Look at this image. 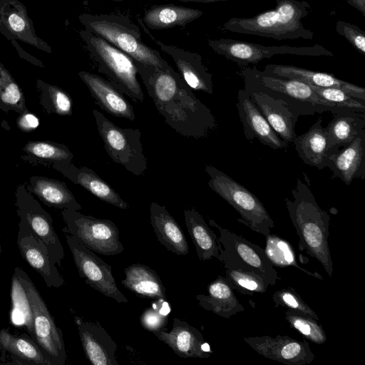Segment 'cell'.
<instances>
[{"label":"cell","mask_w":365,"mask_h":365,"mask_svg":"<svg viewBox=\"0 0 365 365\" xmlns=\"http://www.w3.org/2000/svg\"><path fill=\"white\" fill-rule=\"evenodd\" d=\"M138 74L165 122L179 135L194 139L208 137L217 128L210 108L193 93L170 65L165 70L135 61Z\"/></svg>","instance_id":"cell-1"},{"label":"cell","mask_w":365,"mask_h":365,"mask_svg":"<svg viewBox=\"0 0 365 365\" xmlns=\"http://www.w3.org/2000/svg\"><path fill=\"white\" fill-rule=\"evenodd\" d=\"M293 200L284 202L299 237V249L315 258L331 277L333 262L328 244L330 216L323 210L311 190L299 178L292 190Z\"/></svg>","instance_id":"cell-2"},{"label":"cell","mask_w":365,"mask_h":365,"mask_svg":"<svg viewBox=\"0 0 365 365\" xmlns=\"http://www.w3.org/2000/svg\"><path fill=\"white\" fill-rule=\"evenodd\" d=\"M276 3L274 9L252 17H232L225 23L223 27L234 33L279 41L297 38L312 40L314 32L305 28L302 22V19L311 11L309 4L299 0H276Z\"/></svg>","instance_id":"cell-3"},{"label":"cell","mask_w":365,"mask_h":365,"mask_svg":"<svg viewBox=\"0 0 365 365\" xmlns=\"http://www.w3.org/2000/svg\"><path fill=\"white\" fill-rule=\"evenodd\" d=\"M239 73L244 80V89L248 93H262L282 100L297 118L346 110L322 99L304 82L269 75L255 67L241 66Z\"/></svg>","instance_id":"cell-4"},{"label":"cell","mask_w":365,"mask_h":365,"mask_svg":"<svg viewBox=\"0 0 365 365\" xmlns=\"http://www.w3.org/2000/svg\"><path fill=\"white\" fill-rule=\"evenodd\" d=\"M78 20L86 30L104 38L135 61L162 70L170 66L158 50L143 42L140 28L127 16L84 13Z\"/></svg>","instance_id":"cell-5"},{"label":"cell","mask_w":365,"mask_h":365,"mask_svg":"<svg viewBox=\"0 0 365 365\" xmlns=\"http://www.w3.org/2000/svg\"><path fill=\"white\" fill-rule=\"evenodd\" d=\"M79 34L98 65L99 71L106 74L123 94L136 103L143 102L144 93L137 78L138 70L134 60L104 38L85 29Z\"/></svg>","instance_id":"cell-6"},{"label":"cell","mask_w":365,"mask_h":365,"mask_svg":"<svg viewBox=\"0 0 365 365\" xmlns=\"http://www.w3.org/2000/svg\"><path fill=\"white\" fill-rule=\"evenodd\" d=\"M205 170L210 177L208 187L240 214L239 222L264 236L270 234L274 221L256 195L212 165H206Z\"/></svg>","instance_id":"cell-7"},{"label":"cell","mask_w":365,"mask_h":365,"mask_svg":"<svg viewBox=\"0 0 365 365\" xmlns=\"http://www.w3.org/2000/svg\"><path fill=\"white\" fill-rule=\"evenodd\" d=\"M14 274L21 282L31 307L33 340L47 355L53 365H64L67 354L61 329L56 325L46 304L26 272L17 267Z\"/></svg>","instance_id":"cell-8"},{"label":"cell","mask_w":365,"mask_h":365,"mask_svg":"<svg viewBox=\"0 0 365 365\" xmlns=\"http://www.w3.org/2000/svg\"><path fill=\"white\" fill-rule=\"evenodd\" d=\"M209 224L216 227L220 237V254L217 259L224 268L241 269L253 272L264 278L270 286L280 279L274 266L266 256L264 250L242 236L222 227L212 219Z\"/></svg>","instance_id":"cell-9"},{"label":"cell","mask_w":365,"mask_h":365,"mask_svg":"<svg viewBox=\"0 0 365 365\" xmlns=\"http://www.w3.org/2000/svg\"><path fill=\"white\" fill-rule=\"evenodd\" d=\"M93 115L110 158L132 174L143 175L147 170V158L140 129L118 127L96 109H93Z\"/></svg>","instance_id":"cell-10"},{"label":"cell","mask_w":365,"mask_h":365,"mask_svg":"<svg viewBox=\"0 0 365 365\" xmlns=\"http://www.w3.org/2000/svg\"><path fill=\"white\" fill-rule=\"evenodd\" d=\"M61 215L66 225L63 231L89 250L103 255L123 252L118 228L113 221L86 215L76 210H62Z\"/></svg>","instance_id":"cell-11"},{"label":"cell","mask_w":365,"mask_h":365,"mask_svg":"<svg viewBox=\"0 0 365 365\" xmlns=\"http://www.w3.org/2000/svg\"><path fill=\"white\" fill-rule=\"evenodd\" d=\"M208 45L216 53L242 66L257 63L264 58H270L275 55L334 56L331 51L319 44L312 46H265L240 40L220 38L210 39Z\"/></svg>","instance_id":"cell-12"},{"label":"cell","mask_w":365,"mask_h":365,"mask_svg":"<svg viewBox=\"0 0 365 365\" xmlns=\"http://www.w3.org/2000/svg\"><path fill=\"white\" fill-rule=\"evenodd\" d=\"M65 236L78 274L85 282L118 303H127L128 299L118 289L113 276L111 266L70 234L65 233Z\"/></svg>","instance_id":"cell-13"},{"label":"cell","mask_w":365,"mask_h":365,"mask_svg":"<svg viewBox=\"0 0 365 365\" xmlns=\"http://www.w3.org/2000/svg\"><path fill=\"white\" fill-rule=\"evenodd\" d=\"M16 212L34 234L46 245L52 262L61 266L64 250L54 230L51 215L36 200L24 184L18 185L15 192Z\"/></svg>","instance_id":"cell-14"},{"label":"cell","mask_w":365,"mask_h":365,"mask_svg":"<svg viewBox=\"0 0 365 365\" xmlns=\"http://www.w3.org/2000/svg\"><path fill=\"white\" fill-rule=\"evenodd\" d=\"M243 340L259 354L286 365L309 364L315 359L307 341L289 336H247Z\"/></svg>","instance_id":"cell-15"},{"label":"cell","mask_w":365,"mask_h":365,"mask_svg":"<svg viewBox=\"0 0 365 365\" xmlns=\"http://www.w3.org/2000/svg\"><path fill=\"white\" fill-rule=\"evenodd\" d=\"M16 243L23 259L43 278L48 287H60L64 279L51 259L44 243L31 231L27 223L19 218Z\"/></svg>","instance_id":"cell-16"},{"label":"cell","mask_w":365,"mask_h":365,"mask_svg":"<svg viewBox=\"0 0 365 365\" xmlns=\"http://www.w3.org/2000/svg\"><path fill=\"white\" fill-rule=\"evenodd\" d=\"M326 165L346 185L355 178H365V129L351 143L327 150Z\"/></svg>","instance_id":"cell-17"},{"label":"cell","mask_w":365,"mask_h":365,"mask_svg":"<svg viewBox=\"0 0 365 365\" xmlns=\"http://www.w3.org/2000/svg\"><path fill=\"white\" fill-rule=\"evenodd\" d=\"M237 108L247 140L251 142L257 138L262 145L274 150L288 146L289 143L272 128L245 89L238 91Z\"/></svg>","instance_id":"cell-18"},{"label":"cell","mask_w":365,"mask_h":365,"mask_svg":"<svg viewBox=\"0 0 365 365\" xmlns=\"http://www.w3.org/2000/svg\"><path fill=\"white\" fill-rule=\"evenodd\" d=\"M182 358H208L213 351L202 333L185 321L174 318L172 329L153 333Z\"/></svg>","instance_id":"cell-19"},{"label":"cell","mask_w":365,"mask_h":365,"mask_svg":"<svg viewBox=\"0 0 365 365\" xmlns=\"http://www.w3.org/2000/svg\"><path fill=\"white\" fill-rule=\"evenodd\" d=\"M83 349L89 362L93 365H118L116 359L117 344L98 323L75 317Z\"/></svg>","instance_id":"cell-20"},{"label":"cell","mask_w":365,"mask_h":365,"mask_svg":"<svg viewBox=\"0 0 365 365\" xmlns=\"http://www.w3.org/2000/svg\"><path fill=\"white\" fill-rule=\"evenodd\" d=\"M154 40L173 58L179 73L192 90L213 93L212 76L204 66L199 53Z\"/></svg>","instance_id":"cell-21"},{"label":"cell","mask_w":365,"mask_h":365,"mask_svg":"<svg viewBox=\"0 0 365 365\" xmlns=\"http://www.w3.org/2000/svg\"><path fill=\"white\" fill-rule=\"evenodd\" d=\"M0 19L1 24L16 40L25 42L39 50L52 53L51 47L39 38L27 9L19 0H1Z\"/></svg>","instance_id":"cell-22"},{"label":"cell","mask_w":365,"mask_h":365,"mask_svg":"<svg viewBox=\"0 0 365 365\" xmlns=\"http://www.w3.org/2000/svg\"><path fill=\"white\" fill-rule=\"evenodd\" d=\"M0 364L53 365L30 336L13 334L9 328L0 329Z\"/></svg>","instance_id":"cell-23"},{"label":"cell","mask_w":365,"mask_h":365,"mask_svg":"<svg viewBox=\"0 0 365 365\" xmlns=\"http://www.w3.org/2000/svg\"><path fill=\"white\" fill-rule=\"evenodd\" d=\"M78 75L103 110L116 117L131 121L135 120L133 107L113 83L97 74L84 71L78 72Z\"/></svg>","instance_id":"cell-24"},{"label":"cell","mask_w":365,"mask_h":365,"mask_svg":"<svg viewBox=\"0 0 365 365\" xmlns=\"http://www.w3.org/2000/svg\"><path fill=\"white\" fill-rule=\"evenodd\" d=\"M263 71L275 76L296 79L313 86L340 88L354 97L365 100L364 88L341 80L332 74L282 64H268Z\"/></svg>","instance_id":"cell-25"},{"label":"cell","mask_w":365,"mask_h":365,"mask_svg":"<svg viewBox=\"0 0 365 365\" xmlns=\"http://www.w3.org/2000/svg\"><path fill=\"white\" fill-rule=\"evenodd\" d=\"M51 166L98 199L120 209L126 210L129 207L118 193L91 168H78L72 162L54 163Z\"/></svg>","instance_id":"cell-26"},{"label":"cell","mask_w":365,"mask_h":365,"mask_svg":"<svg viewBox=\"0 0 365 365\" xmlns=\"http://www.w3.org/2000/svg\"><path fill=\"white\" fill-rule=\"evenodd\" d=\"M249 93L255 106L277 134L287 143H293L297 137L294 128L298 118L287 104L262 93Z\"/></svg>","instance_id":"cell-27"},{"label":"cell","mask_w":365,"mask_h":365,"mask_svg":"<svg viewBox=\"0 0 365 365\" xmlns=\"http://www.w3.org/2000/svg\"><path fill=\"white\" fill-rule=\"evenodd\" d=\"M150 219L158 240L168 250L178 255H185L188 253L186 237L180 226L165 206L155 202H151Z\"/></svg>","instance_id":"cell-28"},{"label":"cell","mask_w":365,"mask_h":365,"mask_svg":"<svg viewBox=\"0 0 365 365\" xmlns=\"http://www.w3.org/2000/svg\"><path fill=\"white\" fill-rule=\"evenodd\" d=\"M208 294L195 296L199 305L214 314L225 319L245 310L236 297L234 289L222 275L211 282L207 286Z\"/></svg>","instance_id":"cell-29"},{"label":"cell","mask_w":365,"mask_h":365,"mask_svg":"<svg viewBox=\"0 0 365 365\" xmlns=\"http://www.w3.org/2000/svg\"><path fill=\"white\" fill-rule=\"evenodd\" d=\"M26 189L48 207L64 210L82 209L66 185L58 180L42 176L29 178Z\"/></svg>","instance_id":"cell-30"},{"label":"cell","mask_w":365,"mask_h":365,"mask_svg":"<svg viewBox=\"0 0 365 365\" xmlns=\"http://www.w3.org/2000/svg\"><path fill=\"white\" fill-rule=\"evenodd\" d=\"M203 11L173 4L155 5L147 9L143 18L145 25L153 30L185 26L200 18Z\"/></svg>","instance_id":"cell-31"},{"label":"cell","mask_w":365,"mask_h":365,"mask_svg":"<svg viewBox=\"0 0 365 365\" xmlns=\"http://www.w3.org/2000/svg\"><path fill=\"white\" fill-rule=\"evenodd\" d=\"M319 117L310 128L294 138L293 143L299 158L308 165L322 170L327 167V135Z\"/></svg>","instance_id":"cell-32"},{"label":"cell","mask_w":365,"mask_h":365,"mask_svg":"<svg viewBox=\"0 0 365 365\" xmlns=\"http://www.w3.org/2000/svg\"><path fill=\"white\" fill-rule=\"evenodd\" d=\"M122 284L140 297L166 299L165 288L158 273L150 267L133 264L124 269Z\"/></svg>","instance_id":"cell-33"},{"label":"cell","mask_w":365,"mask_h":365,"mask_svg":"<svg viewBox=\"0 0 365 365\" xmlns=\"http://www.w3.org/2000/svg\"><path fill=\"white\" fill-rule=\"evenodd\" d=\"M183 212L198 258L202 261L217 258L220 254V244L216 234L195 209H185Z\"/></svg>","instance_id":"cell-34"},{"label":"cell","mask_w":365,"mask_h":365,"mask_svg":"<svg viewBox=\"0 0 365 365\" xmlns=\"http://www.w3.org/2000/svg\"><path fill=\"white\" fill-rule=\"evenodd\" d=\"M333 115V119L324 128L327 150L334 145L349 144L365 129V113L346 109Z\"/></svg>","instance_id":"cell-35"},{"label":"cell","mask_w":365,"mask_h":365,"mask_svg":"<svg viewBox=\"0 0 365 365\" xmlns=\"http://www.w3.org/2000/svg\"><path fill=\"white\" fill-rule=\"evenodd\" d=\"M21 158L34 163L53 165L72 162L73 153L68 147L48 140H31L23 148Z\"/></svg>","instance_id":"cell-36"},{"label":"cell","mask_w":365,"mask_h":365,"mask_svg":"<svg viewBox=\"0 0 365 365\" xmlns=\"http://www.w3.org/2000/svg\"><path fill=\"white\" fill-rule=\"evenodd\" d=\"M266 237L264 252L270 262L274 266L282 268L294 267L305 274L323 279L318 272H312L299 265L292 245L286 240L277 235L269 234Z\"/></svg>","instance_id":"cell-37"},{"label":"cell","mask_w":365,"mask_h":365,"mask_svg":"<svg viewBox=\"0 0 365 365\" xmlns=\"http://www.w3.org/2000/svg\"><path fill=\"white\" fill-rule=\"evenodd\" d=\"M0 110L19 114L29 111L24 92L8 69L0 62Z\"/></svg>","instance_id":"cell-38"},{"label":"cell","mask_w":365,"mask_h":365,"mask_svg":"<svg viewBox=\"0 0 365 365\" xmlns=\"http://www.w3.org/2000/svg\"><path fill=\"white\" fill-rule=\"evenodd\" d=\"M36 86L39 91L40 104L46 113L63 116L72 115L73 101L68 93L41 79L36 81Z\"/></svg>","instance_id":"cell-39"},{"label":"cell","mask_w":365,"mask_h":365,"mask_svg":"<svg viewBox=\"0 0 365 365\" xmlns=\"http://www.w3.org/2000/svg\"><path fill=\"white\" fill-rule=\"evenodd\" d=\"M223 274L232 288L245 295L264 293L269 285L261 276L250 271L224 268Z\"/></svg>","instance_id":"cell-40"},{"label":"cell","mask_w":365,"mask_h":365,"mask_svg":"<svg viewBox=\"0 0 365 365\" xmlns=\"http://www.w3.org/2000/svg\"><path fill=\"white\" fill-rule=\"evenodd\" d=\"M285 319L290 327L299 332L305 339L317 344H323L327 337L322 326L311 317L287 309Z\"/></svg>","instance_id":"cell-41"},{"label":"cell","mask_w":365,"mask_h":365,"mask_svg":"<svg viewBox=\"0 0 365 365\" xmlns=\"http://www.w3.org/2000/svg\"><path fill=\"white\" fill-rule=\"evenodd\" d=\"M11 297H12V312L11 314L17 312L11 319H14L18 317V322L19 324L20 318H22V324L26 327L29 336L34 338V328L31 309L29 301L27 299L25 291L18 279L17 277L14 274L12 277V289Z\"/></svg>","instance_id":"cell-42"},{"label":"cell","mask_w":365,"mask_h":365,"mask_svg":"<svg viewBox=\"0 0 365 365\" xmlns=\"http://www.w3.org/2000/svg\"><path fill=\"white\" fill-rule=\"evenodd\" d=\"M170 306L166 299H159L144 310L140 317L141 326L148 331H168L166 327Z\"/></svg>","instance_id":"cell-43"},{"label":"cell","mask_w":365,"mask_h":365,"mask_svg":"<svg viewBox=\"0 0 365 365\" xmlns=\"http://www.w3.org/2000/svg\"><path fill=\"white\" fill-rule=\"evenodd\" d=\"M272 300L275 304L274 307L287 308L288 310L319 320L317 313L302 299L294 288L287 287L276 291L272 296Z\"/></svg>","instance_id":"cell-44"},{"label":"cell","mask_w":365,"mask_h":365,"mask_svg":"<svg viewBox=\"0 0 365 365\" xmlns=\"http://www.w3.org/2000/svg\"><path fill=\"white\" fill-rule=\"evenodd\" d=\"M311 86L317 95L326 101L341 108L365 113V100L354 97L340 88Z\"/></svg>","instance_id":"cell-45"},{"label":"cell","mask_w":365,"mask_h":365,"mask_svg":"<svg viewBox=\"0 0 365 365\" xmlns=\"http://www.w3.org/2000/svg\"><path fill=\"white\" fill-rule=\"evenodd\" d=\"M336 31L344 36L360 53L365 55V32L349 22L338 21Z\"/></svg>","instance_id":"cell-46"},{"label":"cell","mask_w":365,"mask_h":365,"mask_svg":"<svg viewBox=\"0 0 365 365\" xmlns=\"http://www.w3.org/2000/svg\"><path fill=\"white\" fill-rule=\"evenodd\" d=\"M16 125L21 131L29 133L38 127L39 120L35 115L27 111L19 114L16 120Z\"/></svg>","instance_id":"cell-47"},{"label":"cell","mask_w":365,"mask_h":365,"mask_svg":"<svg viewBox=\"0 0 365 365\" xmlns=\"http://www.w3.org/2000/svg\"><path fill=\"white\" fill-rule=\"evenodd\" d=\"M11 44L14 46V47L16 48L19 56L27 61L30 62L31 63L40 66V67H44V65L43 64L42 61L38 60V58H35L34 56H31L29 53H27L25 50H24L19 43L17 42V40L15 38H13L10 40Z\"/></svg>","instance_id":"cell-48"},{"label":"cell","mask_w":365,"mask_h":365,"mask_svg":"<svg viewBox=\"0 0 365 365\" xmlns=\"http://www.w3.org/2000/svg\"><path fill=\"white\" fill-rule=\"evenodd\" d=\"M346 2L357 9L364 16H365V0H346Z\"/></svg>","instance_id":"cell-49"},{"label":"cell","mask_w":365,"mask_h":365,"mask_svg":"<svg viewBox=\"0 0 365 365\" xmlns=\"http://www.w3.org/2000/svg\"><path fill=\"white\" fill-rule=\"evenodd\" d=\"M1 1V0H0ZM0 32L7 38V40L10 41L14 38V36L12 35H11L9 31L4 29L1 24V19H0Z\"/></svg>","instance_id":"cell-50"},{"label":"cell","mask_w":365,"mask_h":365,"mask_svg":"<svg viewBox=\"0 0 365 365\" xmlns=\"http://www.w3.org/2000/svg\"><path fill=\"white\" fill-rule=\"evenodd\" d=\"M182 2H198V3H212L217 1H224L228 0H177Z\"/></svg>","instance_id":"cell-51"},{"label":"cell","mask_w":365,"mask_h":365,"mask_svg":"<svg viewBox=\"0 0 365 365\" xmlns=\"http://www.w3.org/2000/svg\"><path fill=\"white\" fill-rule=\"evenodd\" d=\"M2 252L1 242V235H0V254Z\"/></svg>","instance_id":"cell-52"},{"label":"cell","mask_w":365,"mask_h":365,"mask_svg":"<svg viewBox=\"0 0 365 365\" xmlns=\"http://www.w3.org/2000/svg\"><path fill=\"white\" fill-rule=\"evenodd\" d=\"M110 1H123V0H110Z\"/></svg>","instance_id":"cell-53"}]
</instances>
